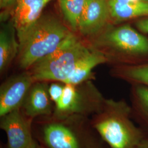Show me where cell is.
I'll return each instance as SVG.
<instances>
[{"instance_id": "obj_1", "label": "cell", "mask_w": 148, "mask_h": 148, "mask_svg": "<svg viewBox=\"0 0 148 148\" xmlns=\"http://www.w3.org/2000/svg\"><path fill=\"white\" fill-rule=\"evenodd\" d=\"M32 128L37 142L48 148H106L88 117H41Z\"/></svg>"}, {"instance_id": "obj_2", "label": "cell", "mask_w": 148, "mask_h": 148, "mask_svg": "<svg viewBox=\"0 0 148 148\" xmlns=\"http://www.w3.org/2000/svg\"><path fill=\"white\" fill-rule=\"evenodd\" d=\"M90 122L110 148H137L148 137L135 124L131 106L124 100L106 99L101 110L90 117Z\"/></svg>"}, {"instance_id": "obj_3", "label": "cell", "mask_w": 148, "mask_h": 148, "mask_svg": "<svg viewBox=\"0 0 148 148\" xmlns=\"http://www.w3.org/2000/svg\"><path fill=\"white\" fill-rule=\"evenodd\" d=\"M72 33L57 17L41 16L26 30L16 35L19 44L18 64L29 69L52 53Z\"/></svg>"}, {"instance_id": "obj_4", "label": "cell", "mask_w": 148, "mask_h": 148, "mask_svg": "<svg viewBox=\"0 0 148 148\" xmlns=\"http://www.w3.org/2000/svg\"><path fill=\"white\" fill-rule=\"evenodd\" d=\"M91 50L72 32L52 53L35 64L30 72L35 81L64 84L77 64Z\"/></svg>"}, {"instance_id": "obj_5", "label": "cell", "mask_w": 148, "mask_h": 148, "mask_svg": "<svg viewBox=\"0 0 148 148\" xmlns=\"http://www.w3.org/2000/svg\"><path fill=\"white\" fill-rule=\"evenodd\" d=\"M106 98L90 81L77 85L65 84L63 93L54 106L53 115L91 117L101 110Z\"/></svg>"}, {"instance_id": "obj_6", "label": "cell", "mask_w": 148, "mask_h": 148, "mask_svg": "<svg viewBox=\"0 0 148 148\" xmlns=\"http://www.w3.org/2000/svg\"><path fill=\"white\" fill-rule=\"evenodd\" d=\"M100 48L127 56L148 54V39L129 25L112 27L101 33L95 41Z\"/></svg>"}, {"instance_id": "obj_7", "label": "cell", "mask_w": 148, "mask_h": 148, "mask_svg": "<svg viewBox=\"0 0 148 148\" xmlns=\"http://www.w3.org/2000/svg\"><path fill=\"white\" fill-rule=\"evenodd\" d=\"M34 120L21 108L1 117L0 128L6 134L8 148H34L38 142L33 133Z\"/></svg>"}, {"instance_id": "obj_8", "label": "cell", "mask_w": 148, "mask_h": 148, "mask_svg": "<svg viewBox=\"0 0 148 148\" xmlns=\"http://www.w3.org/2000/svg\"><path fill=\"white\" fill-rule=\"evenodd\" d=\"M35 82L30 71L13 76L0 87V117L20 109L32 85Z\"/></svg>"}, {"instance_id": "obj_9", "label": "cell", "mask_w": 148, "mask_h": 148, "mask_svg": "<svg viewBox=\"0 0 148 148\" xmlns=\"http://www.w3.org/2000/svg\"><path fill=\"white\" fill-rule=\"evenodd\" d=\"M47 82L35 81L29 90L21 109L32 120L53 115L54 106L49 93Z\"/></svg>"}, {"instance_id": "obj_10", "label": "cell", "mask_w": 148, "mask_h": 148, "mask_svg": "<svg viewBox=\"0 0 148 148\" xmlns=\"http://www.w3.org/2000/svg\"><path fill=\"white\" fill-rule=\"evenodd\" d=\"M110 19L108 0H88L79 19L77 30L85 36L101 32Z\"/></svg>"}, {"instance_id": "obj_11", "label": "cell", "mask_w": 148, "mask_h": 148, "mask_svg": "<svg viewBox=\"0 0 148 148\" xmlns=\"http://www.w3.org/2000/svg\"><path fill=\"white\" fill-rule=\"evenodd\" d=\"M48 2L46 0H16L13 20L17 35L37 21Z\"/></svg>"}, {"instance_id": "obj_12", "label": "cell", "mask_w": 148, "mask_h": 148, "mask_svg": "<svg viewBox=\"0 0 148 148\" xmlns=\"http://www.w3.org/2000/svg\"><path fill=\"white\" fill-rule=\"evenodd\" d=\"M13 20L3 24L0 30V72L3 73L18 56L19 44Z\"/></svg>"}, {"instance_id": "obj_13", "label": "cell", "mask_w": 148, "mask_h": 148, "mask_svg": "<svg viewBox=\"0 0 148 148\" xmlns=\"http://www.w3.org/2000/svg\"><path fill=\"white\" fill-rule=\"evenodd\" d=\"M108 60V58L103 52L95 48L92 49L90 53L77 64L64 84L77 85L90 80L92 70Z\"/></svg>"}, {"instance_id": "obj_14", "label": "cell", "mask_w": 148, "mask_h": 148, "mask_svg": "<svg viewBox=\"0 0 148 148\" xmlns=\"http://www.w3.org/2000/svg\"><path fill=\"white\" fill-rule=\"evenodd\" d=\"M110 19L115 21H125L148 16V1L140 0L129 3H120L108 0Z\"/></svg>"}, {"instance_id": "obj_15", "label": "cell", "mask_w": 148, "mask_h": 148, "mask_svg": "<svg viewBox=\"0 0 148 148\" xmlns=\"http://www.w3.org/2000/svg\"><path fill=\"white\" fill-rule=\"evenodd\" d=\"M131 108L133 120L148 136V87L134 85Z\"/></svg>"}, {"instance_id": "obj_16", "label": "cell", "mask_w": 148, "mask_h": 148, "mask_svg": "<svg viewBox=\"0 0 148 148\" xmlns=\"http://www.w3.org/2000/svg\"><path fill=\"white\" fill-rule=\"evenodd\" d=\"M88 0H59L64 16L74 31L77 30L79 19Z\"/></svg>"}, {"instance_id": "obj_17", "label": "cell", "mask_w": 148, "mask_h": 148, "mask_svg": "<svg viewBox=\"0 0 148 148\" xmlns=\"http://www.w3.org/2000/svg\"><path fill=\"white\" fill-rule=\"evenodd\" d=\"M117 76L134 85L148 87V63L122 69L117 73Z\"/></svg>"}, {"instance_id": "obj_18", "label": "cell", "mask_w": 148, "mask_h": 148, "mask_svg": "<svg viewBox=\"0 0 148 148\" xmlns=\"http://www.w3.org/2000/svg\"><path fill=\"white\" fill-rule=\"evenodd\" d=\"M65 84L60 82H53L48 87V93L54 104H57L62 98Z\"/></svg>"}, {"instance_id": "obj_19", "label": "cell", "mask_w": 148, "mask_h": 148, "mask_svg": "<svg viewBox=\"0 0 148 148\" xmlns=\"http://www.w3.org/2000/svg\"><path fill=\"white\" fill-rule=\"evenodd\" d=\"M136 26L141 32L148 34V18L138 21L136 23Z\"/></svg>"}, {"instance_id": "obj_20", "label": "cell", "mask_w": 148, "mask_h": 148, "mask_svg": "<svg viewBox=\"0 0 148 148\" xmlns=\"http://www.w3.org/2000/svg\"><path fill=\"white\" fill-rule=\"evenodd\" d=\"M16 2V0H0L1 8H5L12 5Z\"/></svg>"}, {"instance_id": "obj_21", "label": "cell", "mask_w": 148, "mask_h": 148, "mask_svg": "<svg viewBox=\"0 0 148 148\" xmlns=\"http://www.w3.org/2000/svg\"><path fill=\"white\" fill-rule=\"evenodd\" d=\"M137 148H148V137L143 139Z\"/></svg>"}, {"instance_id": "obj_22", "label": "cell", "mask_w": 148, "mask_h": 148, "mask_svg": "<svg viewBox=\"0 0 148 148\" xmlns=\"http://www.w3.org/2000/svg\"><path fill=\"white\" fill-rule=\"evenodd\" d=\"M114 1L118 2H120V3H129V2L140 1V0H114Z\"/></svg>"}, {"instance_id": "obj_23", "label": "cell", "mask_w": 148, "mask_h": 148, "mask_svg": "<svg viewBox=\"0 0 148 148\" xmlns=\"http://www.w3.org/2000/svg\"><path fill=\"white\" fill-rule=\"evenodd\" d=\"M34 148H48L47 147H45V146H44V145H43L42 144H40V143L38 142V143L37 144V145L34 147Z\"/></svg>"}, {"instance_id": "obj_24", "label": "cell", "mask_w": 148, "mask_h": 148, "mask_svg": "<svg viewBox=\"0 0 148 148\" xmlns=\"http://www.w3.org/2000/svg\"><path fill=\"white\" fill-rule=\"evenodd\" d=\"M46 1H47V2H49V1H51V0H46Z\"/></svg>"}, {"instance_id": "obj_25", "label": "cell", "mask_w": 148, "mask_h": 148, "mask_svg": "<svg viewBox=\"0 0 148 148\" xmlns=\"http://www.w3.org/2000/svg\"><path fill=\"white\" fill-rule=\"evenodd\" d=\"M144 1H148V0H144Z\"/></svg>"}, {"instance_id": "obj_26", "label": "cell", "mask_w": 148, "mask_h": 148, "mask_svg": "<svg viewBox=\"0 0 148 148\" xmlns=\"http://www.w3.org/2000/svg\"></svg>"}]
</instances>
